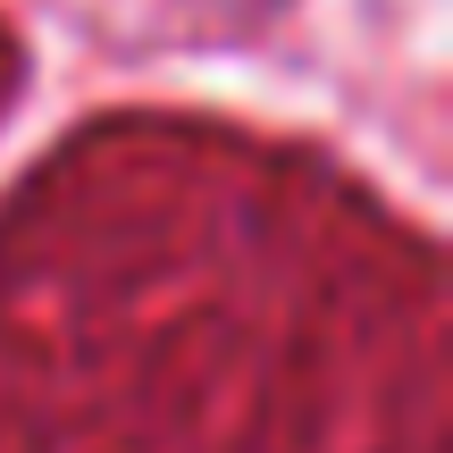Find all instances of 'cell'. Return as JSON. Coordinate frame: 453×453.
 <instances>
[{
	"mask_svg": "<svg viewBox=\"0 0 453 453\" xmlns=\"http://www.w3.org/2000/svg\"><path fill=\"white\" fill-rule=\"evenodd\" d=\"M9 84H17V42L0 34V101H9Z\"/></svg>",
	"mask_w": 453,
	"mask_h": 453,
	"instance_id": "1",
	"label": "cell"
}]
</instances>
